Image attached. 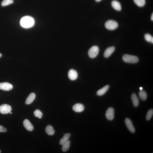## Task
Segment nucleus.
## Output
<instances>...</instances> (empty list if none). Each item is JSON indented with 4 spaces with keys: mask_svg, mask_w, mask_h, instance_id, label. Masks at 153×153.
Wrapping results in <instances>:
<instances>
[{
    "mask_svg": "<svg viewBox=\"0 0 153 153\" xmlns=\"http://www.w3.org/2000/svg\"><path fill=\"white\" fill-rule=\"evenodd\" d=\"M99 51V48L97 46L92 47L89 50L88 55L91 58H94L97 56Z\"/></svg>",
    "mask_w": 153,
    "mask_h": 153,
    "instance_id": "obj_4",
    "label": "nucleus"
},
{
    "mask_svg": "<svg viewBox=\"0 0 153 153\" xmlns=\"http://www.w3.org/2000/svg\"><path fill=\"white\" fill-rule=\"evenodd\" d=\"M34 21L33 18L29 16L23 17L21 18L20 23L22 26L25 28L32 27L34 24Z\"/></svg>",
    "mask_w": 153,
    "mask_h": 153,
    "instance_id": "obj_1",
    "label": "nucleus"
},
{
    "mask_svg": "<svg viewBox=\"0 0 153 153\" xmlns=\"http://www.w3.org/2000/svg\"><path fill=\"white\" fill-rule=\"evenodd\" d=\"M123 59L125 62L130 63H135L139 61L138 58L136 56L125 54L123 56Z\"/></svg>",
    "mask_w": 153,
    "mask_h": 153,
    "instance_id": "obj_2",
    "label": "nucleus"
},
{
    "mask_svg": "<svg viewBox=\"0 0 153 153\" xmlns=\"http://www.w3.org/2000/svg\"><path fill=\"white\" fill-rule=\"evenodd\" d=\"M134 2L139 7H142L146 4L145 0H134Z\"/></svg>",
    "mask_w": 153,
    "mask_h": 153,
    "instance_id": "obj_21",
    "label": "nucleus"
},
{
    "mask_svg": "<svg viewBox=\"0 0 153 153\" xmlns=\"http://www.w3.org/2000/svg\"><path fill=\"white\" fill-rule=\"evenodd\" d=\"M68 76L70 79L71 80H74L77 79L78 74L75 70L71 69L68 71Z\"/></svg>",
    "mask_w": 153,
    "mask_h": 153,
    "instance_id": "obj_9",
    "label": "nucleus"
},
{
    "mask_svg": "<svg viewBox=\"0 0 153 153\" xmlns=\"http://www.w3.org/2000/svg\"><path fill=\"white\" fill-rule=\"evenodd\" d=\"M34 116L39 118H41L43 116V114L41 111L38 110H36L34 112Z\"/></svg>",
    "mask_w": 153,
    "mask_h": 153,
    "instance_id": "obj_23",
    "label": "nucleus"
},
{
    "mask_svg": "<svg viewBox=\"0 0 153 153\" xmlns=\"http://www.w3.org/2000/svg\"><path fill=\"white\" fill-rule=\"evenodd\" d=\"M0 152H1L0 151Z\"/></svg>",
    "mask_w": 153,
    "mask_h": 153,
    "instance_id": "obj_32",
    "label": "nucleus"
},
{
    "mask_svg": "<svg viewBox=\"0 0 153 153\" xmlns=\"http://www.w3.org/2000/svg\"><path fill=\"white\" fill-rule=\"evenodd\" d=\"M1 56H2V54L0 53V58L1 57Z\"/></svg>",
    "mask_w": 153,
    "mask_h": 153,
    "instance_id": "obj_30",
    "label": "nucleus"
},
{
    "mask_svg": "<svg viewBox=\"0 0 153 153\" xmlns=\"http://www.w3.org/2000/svg\"><path fill=\"white\" fill-rule=\"evenodd\" d=\"M12 109L11 106L7 104H3L0 106V113L7 114L10 113Z\"/></svg>",
    "mask_w": 153,
    "mask_h": 153,
    "instance_id": "obj_5",
    "label": "nucleus"
},
{
    "mask_svg": "<svg viewBox=\"0 0 153 153\" xmlns=\"http://www.w3.org/2000/svg\"><path fill=\"white\" fill-rule=\"evenodd\" d=\"M10 114H12V112H10Z\"/></svg>",
    "mask_w": 153,
    "mask_h": 153,
    "instance_id": "obj_31",
    "label": "nucleus"
},
{
    "mask_svg": "<svg viewBox=\"0 0 153 153\" xmlns=\"http://www.w3.org/2000/svg\"><path fill=\"white\" fill-rule=\"evenodd\" d=\"M73 110L76 112H81L84 111V107L82 104L77 103L76 104L72 107Z\"/></svg>",
    "mask_w": 153,
    "mask_h": 153,
    "instance_id": "obj_10",
    "label": "nucleus"
},
{
    "mask_svg": "<svg viewBox=\"0 0 153 153\" xmlns=\"http://www.w3.org/2000/svg\"><path fill=\"white\" fill-rule=\"evenodd\" d=\"M13 88V86L11 84L7 82L0 83V89L4 91H9Z\"/></svg>",
    "mask_w": 153,
    "mask_h": 153,
    "instance_id": "obj_7",
    "label": "nucleus"
},
{
    "mask_svg": "<svg viewBox=\"0 0 153 153\" xmlns=\"http://www.w3.org/2000/svg\"><path fill=\"white\" fill-rule=\"evenodd\" d=\"M153 114V109H151L150 110L147 112V114L146 115V119L147 121H149L151 119L152 117Z\"/></svg>",
    "mask_w": 153,
    "mask_h": 153,
    "instance_id": "obj_25",
    "label": "nucleus"
},
{
    "mask_svg": "<svg viewBox=\"0 0 153 153\" xmlns=\"http://www.w3.org/2000/svg\"><path fill=\"white\" fill-rule=\"evenodd\" d=\"M151 20H152V21H153V13L152 14V15H151Z\"/></svg>",
    "mask_w": 153,
    "mask_h": 153,
    "instance_id": "obj_27",
    "label": "nucleus"
},
{
    "mask_svg": "<svg viewBox=\"0 0 153 153\" xmlns=\"http://www.w3.org/2000/svg\"><path fill=\"white\" fill-rule=\"evenodd\" d=\"M35 94L34 93H31L29 95L26 101V104H29L32 103L33 101L35 99Z\"/></svg>",
    "mask_w": 153,
    "mask_h": 153,
    "instance_id": "obj_16",
    "label": "nucleus"
},
{
    "mask_svg": "<svg viewBox=\"0 0 153 153\" xmlns=\"http://www.w3.org/2000/svg\"><path fill=\"white\" fill-rule=\"evenodd\" d=\"M144 38L146 41L153 43V37L150 34H146L145 35Z\"/></svg>",
    "mask_w": 153,
    "mask_h": 153,
    "instance_id": "obj_22",
    "label": "nucleus"
},
{
    "mask_svg": "<svg viewBox=\"0 0 153 153\" xmlns=\"http://www.w3.org/2000/svg\"><path fill=\"white\" fill-rule=\"evenodd\" d=\"M7 131V129L2 126L0 125V132H5Z\"/></svg>",
    "mask_w": 153,
    "mask_h": 153,
    "instance_id": "obj_26",
    "label": "nucleus"
},
{
    "mask_svg": "<svg viewBox=\"0 0 153 153\" xmlns=\"http://www.w3.org/2000/svg\"><path fill=\"white\" fill-rule=\"evenodd\" d=\"M118 26V24L116 21L113 20H109L106 22L105 26L109 30H113L117 29Z\"/></svg>",
    "mask_w": 153,
    "mask_h": 153,
    "instance_id": "obj_3",
    "label": "nucleus"
},
{
    "mask_svg": "<svg viewBox=\"0 0 153 153\" xmlns=\"http://www.w3.org/2000/svg\"><path fill=\"white\" fill-rule=\"evenodd\" d=\"M109 88V86L106 85L105 86L98 90L97 92V94L98 96H101L103 95L108 90Z\"/></svg>",
    "mask_w": 153,
    "mask_h": 153,
    "instance_id": "obj_15",
    "label": "nucleus"
},
{
    "mask_svg": "<svg viewBox=\"0 0 153 153\" xmlns=\"http://www.w3.org/2000/svg\"><path fill=\"white\" fill-rule=\"evenodd\" d=\"M70 145V141L68 140L62 145V150L63 152H66L69 149Z\"/></svg>",
    "mask_w": 153,
    "mask_h": 153,
    "instance_id": "obj_19",
    "label": "nucleus"
},
{
    "mask_svg": "<svg viewBox=\"0 0 153 153\" xmlns=\"http://www.w3.org/2000/svg\"><path fill=\"white\" fill-rule=\"evenodd\" d=\"M112 5L114 9L117 11H120L121 10V4L118 1L114 0L112 2Z\"/></svg>",
    "mask_w": 153,
    "mask_h": 153,
    "instance_id": "obj_14",
    "label": "nucleus"
},
{
    "mask_svg": "<svg viewBox=\"0 0 153 153\" xmlns=\"http://www.w3.org/2000/svg\"><path fill=\"white\" fill-rule=\"evenodd\" d=\"M131 98L134 106H138L139 104V100L136 95L135 93L131 95Z\"/></svg>",
    "mask_w": 153,
    "mask_h": 153,
    "instance_id": "obj_13",
    "label": "nucleus"
},
{
    "mask_svg": "<svg viewBox=\"0 0 153 153\" xmlns=\"http://www.w3.org/2000/svg\"><path fill=\"white\" fill-rule=\"evenodd\" d=\"M140 90H142L143 89V88L142 87H140Z\"/></svg>",
    "mask_w": 153,
    "mask_h": 153,
    "instance_id": "obj_29",
    "label": "nucleus"
},
{
    "mask_svg": "<svg viewBox=\"0 0 153 153\" xmlns=\"http://www.w3.org/2000/svg\"><path fill=\"white\" fill-rule=\"evenodd\" d=\"M71 134L70 133H66L64 135V136L61 139L59 143L60 145H62L64 143L67 141L71 137Z\"/></svg>",
    "mask_w": 153,
    "mask_h": 153,
    "instance_id": "obj_18",
    "label": "nucleus"
},
{
    "mask_svg": "<svg viewBox=\"0 0 153 153\" xmlns=\"http://www.w3.org/2000/svg\"><path fill=\"white\" fill-rule=\"evenodd\" d=\"M13 0H4L1 2V5L2 6H5L13 3Z\"/></svg>",
    "mask_w": 153,
    "mask_h": 153,
    "instance_id": "obj_24",
    "label": "nucleus"
},
{
    "mask_svg": "<svg viewBox=\"0 0 153 153\" xmlns=\"http://www.w3.org/2000/svg\"><path fill=\"white\" fill-rule=\"evenodd\" d=\"M46 131L48 135H53L55 132V131L52 126L50 125L47 126L46 128Z\"/></svg>",
    "mask_w": 153,
    "mask_h": 153,
    "instance_id": "obj_17",
    "label": "nucleus"
},
{
    "mask_svg": "<svg viewBox=\"0 0 153 153\" xmlns=\"http://www.w3.org/2000/svg\"><path fill=\"white\" fill-rule=\"evenodd\" d=\"M101 0H95V1H96V2H100V1H101Z\"/></svg>",
    "mask_w": 153,
    "mask_h": 153,
    "instance_id": "obj_28",
    "label": "nucleus"
},
{
    "mask_svg": "<svg viewBox=\"0 0 153 153\" xmlns=\"http://www.w3.org/2000/svg\"><path fill=\"white\" fill-rule=\"evenodd\" d=\"M115 50V47L113 46L107 48L104 53V57L106 58L110 57L114 51Z\"/></svg>",
    "mask_w": 153,
    "mask_h": 153,
    "instance_id": "obj_11",
    "label": "nucleus"
},
{
    "mask_svg": "<svg viewBox=\"0 0 153 153\" xmlns=\"http://www.w3.org/2000/svg\"><path fill=\"white\" fill-rule=\"evenodd\" d=\"M23 123L24 127L27 130L32 131L33 130V126L29 120L27 119L24 120Z\"/></svg>",
    "mask_w": 153,
    "mask_h": 153,
    "instance_id": "obj_12",
    "label": "nucleus"
},
{
    "mask_svg": "<svg viewBox=\"0 0 153 153\" xmlns=\"http://www.w3.org/2000/svg\"><path fill=\"white\" fill-rule=\"evenodd\" d=\"M114 110L113 108L110 107L108 109L106 112V117L108 120L112 121L114 118Z\"/></svg>",
    "mask_w": 153,
    "mask_h": 153,
    "instance_id": "obj_6",
    "label": "nucleus"
},
{
    "mask_svg": "<svg viewBox=\"0 0 153 153\" xmlns=\"http://www.w3.org/2000/svg\"><path fill=\"white\" fill-rule=\"evenodd\" d=\"M125 122L127 128L131 132L134 133L135 132V129L130 119L128 118H126Z\"/></svg>",
    "mask_w": 153,
    "mask_h": 153,
    "instance_id": "obj_8",
    "label": "nucleus"
},
{
    "mask_svg": "<svg viewBox=\"0 0 153 153\" xmlns=\"http://www.w3.org/2000/svg\"><path fill=\"white\" fill-rule=\"evenodd\" d=\"M139 95L140 97L143 101L146 100L147 98V95L146 92L143 90H141L139 93Z\"/></svg>",
    "mask_w": 153,
    "mask_h": 153,
    "instance_id": "obj_20",
    "label": "nucleus"
}]
</instances>
